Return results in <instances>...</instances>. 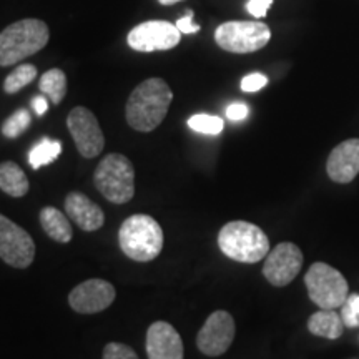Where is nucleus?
<instances>
[{
  "mask_svg": "<svg viewBox=\"0 0 359 359\" xmlns=\"http://www.w3.org/2000/svg\"><path fill=\"white\" fill-rule=\"evenodd\" d=\"M173 92L163 79H148L133 88L127 102V122L137 132H154L168 114Z\"/></svg>",
  "mask_w": 359,
  "mask_h": 359,
  "instance_id": "nucleus-1",
  "label": "nucleus"
},
{
  "mask_svg": "<svg viewBox=\"0 0 359 359\" xmlns=\"http://www.w3.org/2000/svg\"><path fill=\"white\" fill-rule=\"evenodd\" d=\"M48 39V25L39 19H24L6 27L0 32V67L15 65L40 52Z\"/></svg>",
  "mask_w": 359,
  "mask_h": 359,
  "instance_id": "nucleus-2",
  "label": "nucleus"
},
{
  "mask_svg": "<svg viewBox=\"0 0 359 359\" xmlns=\"http://www.w3.org/2000/svg\"><path fill=\"white\" fill-rule=\"evenodd\" d=\"M118 243L125 257L148 263L163 250V230L150 215H132L120 226Z\"/></svg>",
  "mask_w": 359,
  "mask_h": 359,
  "instance_id": "nucleus-3",
  "label": "nucleus"
},
{
  "mask_svg": "<svg viewBox=\"0 0 359 359\" xmlns=\"http://www.w3.org/2000/svg\"><path fill=\"white\" fill-rule=\"evenodd\" d=\"M218 246L224 257L240 263H258L269 253V240L262 228L250 222H230L218 233Z\"/></svg>",
  "mask_w": 359,
  "mask_h": 359,
  "instance_id": "nucleus-4",
  "label": "nucleus"
},
{
  "mask_svg": "<svg viewBox=\"0 0 359 359\" xmlns=\"http://www.w3.org/2000/svg\"><path fill=\"white\" fill-rule=\"evenodd\" d=\"M97 190L110 203H128L135 195V168L125 155L109 154L93 173Z\"/></svg>",
  "mask_w": 359,
  "mask_h": 359,
  "instance_id": "nucleus-5",
  "label": "nucleus"
},
{
  "mask_svg": "<svg viewBox=\"0 0 359 359\" xmlns=\"http://www.w3.org/2000/svg\"><path fill=\"white\" fill-rule=\"evenodd\" d=\"M309 299L321 309L341 308L349 296V286L338 269L326 263H314L304 275Z\"/></svg>",
  "mask_w": 359,
  "mask_h": 359,
  "instance_id": "nucleus-6",
  "label": "nucleus"
},
{
  "mask_svg": "<svg viewBox=\"0 0 359 359\" xmlns=\"http://www.w3.org/2000/svg\"><path fill=\"white\" fill-rule=\"evenodd\" d=\"M271 30L263 22L233 20L222 24L215 32V42L231 53H253L266 47Z\"/></svg>",
  "mask_w": 359,
  "mask_h": 359,
  "instance_id": "nucleus-7",
  "label": "nucleus"
},
{
  "mask_svg": "<svg viewBox=\"0 0 359 359\" xmlns=\"http://www.w3.org/2000/svg\"><path fill=\"white\" fill-rule=\"evenodd\" d=\"M0 258L8 266L29 268L35 258V243L24 228L0 213Z\"/></svg>",
  "mask_w": 359,
  "mask_h": 359,
  "instance_id": "nucleus-8",
  "label": "nucleus"
},
{
  "mask_svg": "<svg viewBox=\"0 0 359 359\" xmlns=\"http://www.w3.org/2000/svg\"><path fill=\"white\" fill-rule=\"evenodd\" d=\"M67 127L83 158H95L105 147V137L97 116L85 107H75L67 116Z\"/></svg>",
  "mask_w": 359,
  "mask_h": 359,
  "instance_id": "nucleus-9",
  "label": "nucleus"
},
{
  "mask_svg": "<svg viewBox=\"0 0 359 359\" xmlns=\"http://www.w3.org/2000/svg\"><path fill=\"white\" fill-rule=\"evenodd\" d=\"M182 32L177 25L165 20H150L133 27L127 35L128 47L137 52L170 50L180 43Z\"/></svg>",
  "mask_w": 359,
  "mask_h": 359,
  "instance_id": "nucleus-10",
  "label": "nucleus"
},
{
  "mask_svg": "<svg viewBox=\"0 0 359 359\" xmlns=\"http://www.w3.org/2000/svg\"><path fill=\"white\" fill-rule=\"evenodd\" d=\"M235 320L228 311L218 309L212 313L196 336V346L206 356H222L230 349L235 339Z\"/></svg>",
  "mask_w": 359,
  "mask_h": 359,
  "instance_id": "nucleus-11",
  "label": "nucleus"
},
{
  "mask_svg": "<svg viewBox=\"0 0 359 359\" xmlns=\"http://www.w3.org/2000/svg\"><path fill=\"white\" fill-rule=\"evenodd\" d=\"M303 251L291 241H285L275 246L268 253L263 264V275L273 286L290 285L296 276L299 275L303 268Z\"/></svg>",
  "mask_w": 359,
  "mask_h": 359,
  "instance_id": "nucleus-12",
  "label": "nucleus"
},
{
  "mask_svg": "<svg viewBox=\"0 0 359 359\" xmlns=\"http://www.w3.org/2000/svg\"><path fill=\"white\" fill-rule=\"evenodd\" d=\"M115 288L107 280H87L75 286L69 294V304L75 313L95 314L115 302Z\"/></svg>",
  "mask_w": 359,
  "mask_h": 359,
  "instance_id": "nucleus-13",
  "label": "nucleus"
},
{
  "mask_svg": "<svg viewBox=\"0 0 359 359\" xmlns=\"http://www.w3.org/2000/svg\"><path fill=\"white\" fill-rule=\"evenodd\" d=\"M148 359H183L182 336L167 321H155L147 331Z\"/></svg>",
  "mask_w": 359,
  "mask_h": 359,
  "instance_id": "nucleus-14",
  "label": "nucleus"
},
{
  "mask_svg": "<svg viewBox=\"0 0 359 359\" xmlns=\"http://www.w3.org/2000/svg\"><path fill=\"white\" fill-rule=\"evenodd\" d=\"M326 172L336 183H349L359 173V138L339 143L327 156Z\"/></svg>",
  "mask_w": 359,
  "mask_h": 359,
  "instance_id": "nucleus-15",
  "label": "nucleus"
},
{
  "mask_svg": "<svg viewBox=\"0 0 359 359\" xmlns=\"http://www.w3.org/2000/svg\"><path fill=\"white\" fill-rule=\"evenodd\" d=\"M65 212L83 231H97L105 223V215L97 203L80 191H72L65 198Z\"/></svg>",
  "mask_w": 359,
  "mask_h": 359,
  "instance_id": "nucleus-16",
  "label": "nucleus"
},
{
  "mask_svg": "<svg viewBox=\"0 0 359 359\" xmlns=\"http://www.w3.org/2000/svg\"><path fill=\"white\" fill-rule=\"evenodd\" d=\"M39 218L43 231L57 243H69L72 236H74L69 218L55 206H45L40 212Z\"/></svg>",
  "mask_w": 359,
  "mask_h": 359,
  "instance_id": "nucleus-17",
  "label": "nucleus"
},
{
  "mask_svg": "<svg viewBox=\"0 0 359 359\" xmlns=\"http://www.w3.org/2000/svg\"><path fill=\"white\" fill-rule=\"evenodd\" d=\"M308 330L314 336L338 339L344 331V323L341 314L336 313L334 309H321L309 316Z\"/></svg>",
  "mask_w": 359,
  "mask_h": 359,
  "instance_id": "nucleus-18",
  "label": "nucleus"
},
{
  "mask_svg": "<svg viewBox=\"0 0 359 359\" xmlns=\"http://www.w3.org/2000/svg\"><path fill=\"white\" fill-rule=\"evenodd\" d=\"M29 178L19 165L13 161L0 163V190L12 198H22L29 193Z\"/></svg>",
  "mask_w": 359,
  "mask_h": 359,
  "instance_id": "nucleus-19",
  "label": "nucleus"
},
{
  "mask_svg": "<svg viewBox=\"0 0 359 359\" xmlns=\"http://www.w3.org/2000/svg\"><path fill=\"white\" fill-rule=\"evenodd\" d=\"M39 88L40 92L50 98L53 105L62 103L67 95V75L64 74V70L52 69L45 72L39 82Z\"/></svg>",
  "mask_w": 359,
  "mask_h": 359,
  "instance_id": "nucleus-20",
  "label": "nucleus"
},
{
  "mask_svg": "<svg viewBox=\"0 0 359 359\" xmlns=\"http://www.w3.org/2000/svg\"><path fill=\"white\" fill-rule=\"evenodd\" d=\"M62 154V143L52 138H42L29 154V163L34 170H39L43 165L52 163Z\"/></svg>",
  "mask_w": 359,
  "mask_h": 359,
  "instance_id": "nucleus-21",
  "label": "nucleus"
},
{
  "mask_svg": "<svg viewBox=\"0 0 359 359\" xmlns=\"http://www.w3.org/2000/svg\"><path fill=\"white\" fill-rule=\"evenodd\" d=\"M35 77H37V69H35V65L22 64L6 79V82H4V90H6V93H8V95H13V93L20 92V90L27 87L29 83H32Z\"/></svg>",
  "mask_w": 359,
  "mask_h": 359,
  "instance_id": "nucleus-22",
  "label": "nucleus"
},
{
  "mask_svg": "<svg viewBox=\"0 0 359 359\" xmlns=\"http://www.w3.org/2000/svg\"><path fill=\"white\" fill-rule=\"evenodd\" d=\"M32 123V115L29 110L20 109L15 114H12L2 125V133L7 138H17L25 132Z\"/></svg>",
  "mask_w": 359,
  "mask_h": 359,
  "instance_id": "nucleus-23",
  "label": "nucleus"
},
{
  "mask_svg": "<svg viewBox=\"0 0 359 359\" xmlns=\"http://www.w3.org/2000/svg\"><path fill=\"white\" fill-rule=\"evenodd\" d=\"M188 127L203 135H218L223 132L224 122L219 118V116L198 114V115L190 116V120H188Z\"/></svg>",
  "mask_w": 359,
  "mask_h": 359,
  "instance_id": "nucleus-24",
  "label": "nucleus"
},
{
  "mask_svg": "<svg viewBox=\"0 0 359 359\" xmlns=\"http://www.w3.org/2000/svg\"><path fill=\"white\" fill-rule=\"evenodd\" d=\"M102 359H138V354L123 343H109L103 349Z\"/></svg>",
  "mask_w": 359,
  "mask_h": 359,
  "instance_id": "nucleus-25",
  "label": "nucleus"
},
{
  "mask_svg": "<svg viewBox=\"0 0 359 359\" xmlns=\"http://www.w3.org/2000/svg\"><path fill=\"white\" fill-rule=\"evenodd\" d=\"M268 83V77L263 74H250L241 80V90L246 93H253L262 90L263 87H266Z\"/></svg>",
  "mask_w": 359,
  "mask_h": 359,
  "instance_id": "nucleus-26",
  "label": "nucleus"
},
{
  "mask_svg": "<svg viewBox=\"0 0 359 359\" xmlns=\"http://www.w3.org/2000/svg\"><path fill=\"white\" fill-rule=\"evenodd\" d=\"M271 4L273 0H250V2L246 4V8H248L251 15L257 17V19H262V17H264L268 13Z\"/></svg>",
  "mask_w": 359,
  "mask_h": 359,
  "instance_id": "nucleus-27",
  "label": "nucleus"
},
{
  "mask_svg": "<svg viewBox=\"0 0 359 359\" xmlns=\"http://www.w3.org/2000/svg\"><path fill=\"white\" fill-rule=\"evenodd\" d=\"M250 114V109L245 105V103H231L226 109V116L231 122H241L245 120Z\"/></svg>",
  "mask_w": 359,
  "mask_h": 359,
  "instance_id": "nucleus-28",
  "label": "nucleus"
},
{
  "mask_svg": "<svg viewBox=\"0 0 359 359\" xmlns=\"http://www.w3.org/2000/svg\"><path fill=\"white\" fill-rule=\"evenodd\" d=\"M175 25L178 27V30L182 34H196V32H200V25L193 24V12L191 11H188L187 15L183 17V19H180Z\"/></svg>",
  "mask_w": 359,
  "mask_h": 359,
  "instance_id": "nucleus-29",
  "label": "nucleus"
},
{
  "mask_svg": "<svg viewBox=\"0 0 359 359\" xmlns=\"http://www.w3.org/2000/svg\"><path fill=\"white\" fill-rule=\"evenodd\" d=\"M341 308H343V311H341V318H343L344 326H348V327L359 326V314L354 313L346 303H344Z\"/></svg>",
  "mask_w": 359,
  "mask_h": 359,
  "instance_id": "nucleus-30",
  "label": "nucleus"
},
{
  "mask_svg": "<svg viewBox=\"0 0 359 359\" xmlns=\"http://www.w3.org/2000/svg\"><path fill=\"white\" fill-rule=\"evenodd\" d=\"M32 107H34L35 114H37L39 116H42L48 109V103H47V100H45V97H35L32 100Z\"/></svg>",
  "mask_w": 359,
  "mask_h": 359,
  "instance_id": "nucleus-31",
  "label": "nucleus"
},
{
  "mask_svg": "<svg viewBox=\"0 0 359 359\" xmlns=\"http://www.w3.org/2000/svg\"><path fill=\"white\" fill-rule=\"evenodd\" d=\"M348 304L349 308L353 309L354 313H358L359 314V294H351V296H348V299L346 302H344Z\"/></svg>",
  "mask_w": 359,
  "mask_h": 359,
  "instance_id": "nucleus-32",
  "label": "nucleus"
},
{
  "mask_svg": "<svg viewBox=\"0 0 359 359\" xmlns=\"http://www.w3.org/2000/svg\"><path fill=\"white\" fill-rule=\"evenodd\" d=\"M161 6H173V4L182 2V0H158Z\"/></svg>",
  "mask_w": 359,
  "mask_h": 359,
  "instance_id": "nucleus-33",
  "label": "nucleus"
}]
</instances>
